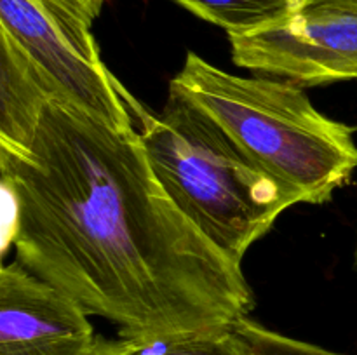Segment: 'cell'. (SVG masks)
I'll list each match as a JSON object with an SVG mask.
<instances>
[{
	"label": "cell",
	"instance_id": "cell-13",
	"mask_svg": "<svg viewBox=\"0 0 357 355\" xmlns=\"http://www.w3.org/2000/svg\"><path fill=\"white\" fill-rule=\"evenodd\" d=\"M337 2H340V3H344V6L354 7V9H357V0H337Z\"/></svg>",
	"mask_w": 357,
	"mask_h": 355
},
{
	"label": "cell",
	"instance_id": "cell-8",
	"mask_svg": "<svg viewBox=\"0 0 357 355\" xmlns=\"http://www.w3.org/2000/svg\"><path fill=\"white\" fill-rule=\"evenodd\" d=\"M201 19L223 28L227 35L248 33L275 23L305 0H173Z\"/></svg>",
	"mask_w": 357,
	"mask_h": 355
},
{
	"label": "cell",
	"instance_id": "cell-3",
	"mask_svg": "<svg viewBox=\"0 0 357 355\" xmlns=\"http://www.w3.org/2000/svg\"><path fill=\"white\" fill-rule=\"evenodd\" d=\"M135 117L164 190L215 246L239 263L286 209L300 204L293 191L183 97L169 93L159 113L136 101Z\"/></svg>",
	"mask_w": 357,
	"mask_h": 355
},
{
	"label": "cell",
	"instance_id": "cell-12",
	"mask_svg": "<svg viewBox=\"0 0 357 355\" xmlns=\"http://www.w3.org/2000/svg\"><path fill=\"white\" fill-rule=\"evenodd\" d=\"M94 355H128V341L124 338L107 340V338L100 336Z\"/></svg>",
	"mask_w": 357,
	"mask_h": 355
},
{
	"label": "cell",
	"instance_id": "cell-10",
	"mask_svg": "<svg viewBox=\"0 0 357 355\" xmlns=\"http://www.w3.org/2000/svg\"><path fill=\"white\" fill-rule=\"evenodd\" d=\"M234 329L260 355H344L340 352L328 350L319 345L307 343V341L268 329L251 319L250 315L234 322Z\"/></svg>",
	"mask_w": 357,
	"mask_h": 355
},
{
	"label": "cell",
	"instance_id": "cell-2",
	"mask_svg": "<svg viewBox=\"0 0 357 355\" xmlns=\"http://www.w3.org/2000/svg\"><path fill=\"white\" fill-rule=\"evenodd\" d=\"M169 93L208 115L300 204L330 202L357 169L354 129L321 113L288 80L234 75L188 52Z\"/></svg>",
	"mask_w": 357,
	"mask_h": 355
},
{
	"label": "cell",
	"instance_id": "cell-6",
	"mask_svg": "<svg viewBox=\"0 0 357 355\" xmlns=\"http://www.w3.org/2000/svg\"><path fill=\"white\" fill-rule=\"evenodd\" d=\"M89 313L23 267L0 270V355H94Z\"/></svg>",
	"mask_w": 357,
	"mask_h": 355
},
{
	"label": "cell",
	"instance_id": "cell-14",
	"mask_svg": "<svg viewBox=\"0 0 357 355\" xmlns=\"http://www.w3.org/2000/svg\"><path fill=\"white\" fill-rule=\"evenodd\" d=\"M354 265L357 268V240H356V251H354Z\"/></svg>",
	"mask_w": 357,
	"mask_h": 355
},
{
	"label": "cell",
	"instance_id": "cell-11",
	"mask_svg": "<svg viewBox=\"0 0 357 355\" xmlns=\"http://www.w3.org/2000/svg\"><path fill=\"white\" fill-rule=\"evenodd\" d=\"M42 2L56 13L91 28L108 0H42Z\"/></svg>",
	"mask_w": 357,
	"mask_h": 355
},
{
	"label": "cell",
	"instance_id": "cell-9",
	"mask_svg": "<svg viewBox=\"0 0 357 355\" xmlns=\"http://www.w3.org/2000/svg\"><path fill=\"white\" fill-rule=\"evenodd\" d=\"M126 341L128 355H260L234 326Z\"/></svg>",
	"mask_w": 357,
	"mask_h": 355
},
{
	"label": "cell",
	"instance_id": "cell-4",
	"mask_svg": "<svg viewBox=\"0 0 357 355\" xmlns=\"http://www.w3.org/2000/svg\"><path fill=\"white\" fill-rule=\"evenodd\" d=\"M0 31L35 63L56 100L121 131L136 129V100L107 68L89 26L42 0H0Z\"/></svg>",
	"mask_w": 357,
	"mask_h": 355
},
{
	"label": "cell",
	"instance_id": "cell-5",
	"mask_svg": "<svg viewBox=\"0 0 357 355\" xmlns=\"http://www.w3.org/2000/svg\"><path fill=\"white\" fill-rule=\"evenodd\" d=\"M232 61L261 75L305 86L357 80V9L305 0L275 23L229 35Z\"/></svg>",
	"mask_w": 357,
	"mask_h": 355
},
{
	"label": "cell",
	"instance_id": "cell-1",
	"mask_svg": "<svg viewBox=\"0 0 357 355\" xmlns=\"http://www.w3.org/2000/svg\"><path fill=\"white\" fill-rule=\"evenodd\" d=\"M0 173L16 261L119 338L230 327L253 310L241 263L167 195L138 129L52 100L31 145L0 152Z\"/></svg>",
	"mask_w": 357,
	"mask_h": 355
},
{
	"label": "cell",
	"instance_id": "cell-7",
	"mask_svg": "<svg viewBox=\"0 0 357 355\" xmlns=\"http://www.w3.org/2000/svg\"><path fill=\"white\" fill-rule=\"evenodd\" d=\"M56 93L16 42L0 31V152L31 145Z\"/></svg>",
	"mask_w": 357,
	"mask_h": 355
}]
</instances>
